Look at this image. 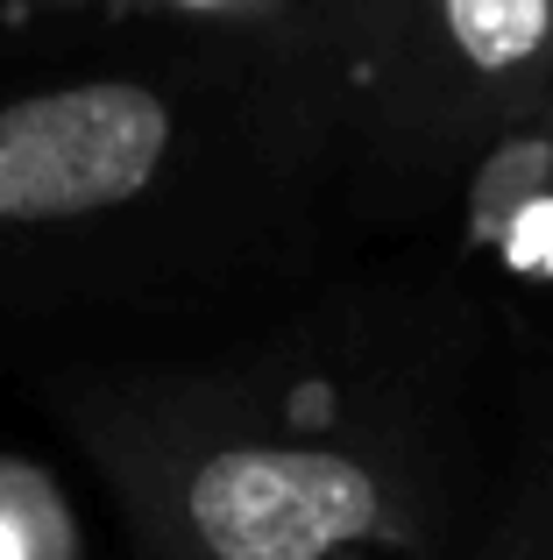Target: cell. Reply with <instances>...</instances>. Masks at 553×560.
Returning <instances> with one entry per match:
<instances>
[{"mask_svg":"<svg viewBox=\"0 0 553 560\" xmlns=\"http://www.w3.org/2000/svg\"><path fill=\"white\" fill-rule=\"evenodd\" d=\"M192 525L221 560H319L376 525V490L341 454L242 447L199 468Z\"/></svg>","mask_w":553,"mask_h":560,"instance_id":"7a4b0ae2","label":"cell"},{"mask_svg":"<svg viewBox=\"0 0 553 560\" xmlns=\"http://www.w3.org/2000/svg\"><path fill=\"white\" fill-rule=\"evenodd\" d=\"M447 22H455V43L475 65L504 71V65H518V57H532L546 43L553 0H447Z\"/></svg>","mask_w":553,"mask_h":560,"instance_id":"3957f363","label":"cell"},{"mask_svg":"<svg viewBox=\"0 0 553 560\" xmlns=\"http://www.w3.org/2000/svg\"><path fill=\"white\" fill-rule=\"evenodd\" d=\"M0 560H22V525L0 518Z\"/></svg>","mask_w":553,"mask_h":560,"instance_id":"277c9868","label":"cell"},{"mask_svg":"<svg viewBox=\"0 0 553 560\" xmlns=\"http://www.w3.org/2000/svg\"><path fill=\"white\" fill-rule=\"evenodd\" d=\"M170 114L142 85H71L0 107V220L99 213L150 185Z\"/></svg>","mask_w":553,"mask_h":560,"instance_id":"6da1fadb","label":"cell"}]
</instances>
